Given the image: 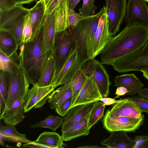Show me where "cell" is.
I'll use <instances>...</instances> for the list:
<instances>
[{
    "label": "cell",
    "mask_w": 148,
    "mask_h": 148,
    "mask_svg": "<svg viewBox=\"0 0 148 148\" xmlns=\"http://www.w3.org/2000/svg\"><path fill=\"white\" fill-rule=\"evenodd\" d=\"M86 17L82 16L79 13L76 12L74 10L69 7L67 17L69 27L73 28Z\"/></svg>",
    "instance_id": "37"
},
{
    "label": "cell",
    "mask_w": 148,
    "mask_h": 148,
    "mask_svg": "<svg viewBox=\"0 0 148 148\" xmlns=\"http://www.w3.org/2000/svg\"><path fill=\"white\" fill-rule=\"evenodd\" d=\"M114 86L123 87L128 91L127 95L134 96L143 86L144 84L134 73L116 76L114 79Z\"/></svg>",
    "instance_id": "20"
},
{
    "label": "cell",
    "mask_w": 148,
    "mask_h": 148,
    "mask_svg": "<svg viewBox=\"0 0 148 148\" xmlns=\"http://www.w3.org/2000/svg\"><path fill=\"white\" fill-rule=\"evenodd\" d=\"M148 40V27L138 24L126 26L106 44L101 53V62L112 65L116 60L138 50Z\"/></svg>",
    "instance_id": "1"
},
{
    "label": "cell",
    "mask_w": 148,
    "mask_h": 148,
    "mask_svg": "<svg viewBox=\"0 0 148 148\" xmlns=\"http://www.w3.org/2000/svg\"><path fill=\"white\" fill-rule=\"evenodd\" d=\"M123 99L121 98L118 100H116L114 98L108 97L101 98L98 100L103 102L106 106L110 105L122 101Z\"/></svg>",
    "instance_id": "43"
},
{
    "label": "cell",
    "mask_w": 148,
    "mask_h": 148,
    "mask_svg": "<svg viewBox=\"0 0 148 148\" xmlns=\"http://www.w3.org/2000/svg\"><path fill=\"white\" fill-rule=\"evenodd\" d=\"M143 112L133 101L125 98L113 104L110 109L107 110L104 116L106 117H118L124 116L139 118Z\"/></svg>",
    "instance_id": "15"
},
{
    "label": "cell",
    "mask_w": 148,
    "mask_h": 148,
    "mask_svg": "<svg viewBox=\"0 0 148 148\" xmlns=\"http://www.w3.org/2000/svg\"><path fill=\"white\" fill-rule=\"evenodd\" d=\"M16 5H22L25 4H29L37 0H14Z\"/></svg>",
    "instance_id": "47"
},
{
    "label": "cell",
    "mask_w": 148,
    "mask_h": 148,
    "mask_svg": "<svg viewBox=\"0 0 148 148\" xmlns=\"http://www.w3.org/2000/svg\"><path fill=\"white\" fill-rule=\"evenodd\" d=\"M100 13L91 15L71 28L79 63L82 66L91 58L90 48L98 26Z\"/></svg>",
    "instance_id": "3"
},
{
    "label": "cell",
    "mask_w": 148,
    "mask_h": 148,
    "mask_svg": "<svg viewBox=\"0 0 148 148\" xmlns=\"http://www.w3.org/2000/svg\"><path fill=\"white\" fill-rule=\"evenodd\" d=\"M15 125L0 124V134L2 137L6 140L15 142L25 144L32 142L28 139L26 135L19 133L17 130Z\"/></svg>",
    "instance_id": "29"
},
{
    "label": "cell",
    "mask_w": 148,
    "mask_h": 148,
    "mask_svg": "<svg viewBox=\"0 0 148 148\" xmlns=\"http://www.w3.org/2000/svg\"><path fill=\"white\" fill-rule=\"evenodd\" d=\"M133 101L136 106L143 112L148 114V100L140 96H133L125 98Z\"/></svg>",
    "instance_id": "36"
},
{
    "label": "cell",
    "mask_w": 148,
    "mask_h": 148,
    "mask_svg": "<svg viewBox=\"0 0 148 148\" xmlns=\"http://www.w3.org/2000/svg\"><path fill=\"white\" fill-rule=\"evenodd\" d=\"M0 70L12 73L13 71L14 62L12 57H8L0 52Z\"/></svg>",
    "instance_id": "35"
},
{
    "label": "cell",
    "mask_w": 148,
    "mask_h": 148,
    "mask_svg": "<svg viewBox=\"0 0 148 148\" xmlns=\"http://www.w3.org/2000/svg\"><path fill=\"white\" fill-rule=\"evenodd\" d=\"M134 140L136 143L134 148H148V134L136 136Z\"/></svg>",
    "instance_id": "40"
},
{
    "label": "cell",
    "mask_w": 148,
    "mask_h": 148,
    "mask_svg": "<svg viewBox=\"0 0 148 148\" xmlns=\"http://www.w3.org/2000/svg\"><path fill=\"white\" fill-rule=\"evenodd\" d=\"M91 112L80 120L74 123L67 130L62 132L64 141L71 140L89 134L90 129L88 128V125Z\"/></svg>",
    "instance_id": "22"
},
{
    "label": "cell",
    "mask_w": 148,
    "mask_h": 148,
    "mask_svg": "<svg viewBox=\"0 0 148 148\" xmlns=\"http://www.w3.org/2000/svg\"><path fill=\"white\" fill-rule=\"evenodd\" d=\"M114 70L121 73L148 69V40L134 53L115 61L112 65Z\"/></svg>",
    "instance_id": "7"
},
{
    "label": "cell",
    "mask_w": 148,
    "mask_h": 148,
    "mask_svg": "<svg viewBox=\"0 0 148 148\" xmlns=\"http://www.w3.org/2000/svg\"><path fill=\"white\" fill-rule=\"evenodd\" d=\"M101 98L102 96L92 77H88L71 108L77 105L98 101Z\"/></svg>",
    "instance_id": "16"
},
{
    "label": "cell",
    "mask_w": 148,
    "mask_h": 148,
    "mask_svg": "<svg viewBox=\"0 0 148 148\" xmlns=\"http://www.w3.org/2000/svg\"><path fill=\"white\" fill-rule=\"evenodd\" d=\"M29 14V9L22 5H16L8 10L0 12V29L8 31L13 34L20 46L23 44V27Z\"/></svg>",
    "instance_id": "5"
},
{
    "label": "cell",
    "mask_w": 148,
    "mask_h": 148,
    "mask_svg": "<svg viewBox=\"0 0 148 148\" xmlns=\"http://www.w3.org/2000/svg\"><path fill=\"white\" fill-rule=\"evenodd\" d=\"M82 67L78 60L76 48L71 51L62 69L51 85L54 87L61 85L71 79L77 71Z\"/></svg>",
    "instance_id": "14"
},
{
    "label": "cell",
    "mask_w": 148,
    "mask_h": 148,
    "mask_svg": "<svg viewBox=\"0 0 148 148\" xmlns=\"http://www.w3.org/2000/svg\"><path fill=\"white\" fill-rule=\"evenodd\" d=\"M117 88L115 93L116 96L114 98L115 99L119 98L120 96L126 94L128 92L127 89L121 86Z\"/></svg>",
    "instance_id": "45"
},
{
    "label": "cell",
    "mask_w": 148,
    "mask_h": 148,
    "mask_svg": "<svg viewBox=\"0 0 148 148\" xmlns=\"http://www.w3.org/2000/svg\"><path fill=\"white\" fill-rule=\"evenodd\" d=\"M126 26L141 25L148 27V6L144 0H128L127 3Z\"/></svg>",
    "instance_id": "12"
},
{
    "label": "cell",
    "mask_w": 148,
    "mask_h": 148,
    "mask_svg": "<svg viewBox=\"0 0 148 148\" xmlns=\"http://www.w3.org/2000/svg\"><path fill=\"white\" fill-rule=\"evenodd\" d=\"M72 103V98L71 97L59 106L56 107V111L59 115L64 116L71 109Z\"/></svg>",
    "instance_id": "39"
},
{
    "label": "cell",
    "mask_w": 148,
    "mask_h": 148,
    "mask_svg": "<svg viewBox=\"0 0 148 148\" xmlns=\"http://www.w3.org/2000/svg\"><path fill=\"white\" fill-rule=\"evenodd\" d=\"M74 48L76 47L70 27H69L63 31L56 32L53 49L55 60V68L54 76L52 83Z\"/></svg>",
    "instance_id": "6"
},
{
    "label": "cell",
    "mask_w": 148,
    "mask_h": 148,
    "mask_svg": "<svg viewBox=\"0 0 148 148\" xmlns=\"http://www.w3.org/2000/svg\"><path fill=\"white\" fill-rule=\"evenodd\" d=\"M25 100L21 96L13 103L10 107L5 111L0 117L6 125H16L22 122L25 117L24 106Z\"/></svg>",
    "instance_id": "18"
},
{
    "label": "cell",
    "mask_w": 148,
    "mask_h": 148,
    "mask_svg": "<svg viewBox=\"0 0 148 148\" xmlns=\"http://www.w3.org/2000/svg\"><path fill=\"white\" fill-rule=\"evenodd\" d=\"M138 95L148 99V87L141 88L138 92Z\"/></svg>",
    "instance_id": "46"
},
{
    "label": "cell",
    "mask_w": 148,
    "mask_h": 148,
    "mask_svg": "<svg viewBox=\"0 0 148 148\" xmlns=\"http://www.w3.org/2000/svg\"><path fill=\"white\" fill-rule=\"evenodd\" d=\"M69 7V0H61L55 10L56 32L65 30L69 27L67 17Z\"/></svg>",
    "instance_id": "27"
},
{
    "label": "cell",
    "mask_w": 148,
    "mask_h": 148,
    "mask_svg": "<svg viewBox=\"0 0 148 148\" xmlns=\"http://www.w3.org/2000/svg\"><path fill=\"white\" fill-rule=\"evenodd\" d=\"M143 77L148 80V69L142 71Z\"/></svg>",
    "instance_id": "50"
},
{
    "label": "cell",
    "mask_w": 148,
    "mask_h": 148,
    "mask_svg": "<svg viewBox=\"0 0 148 148\" xmlns=\"http://www.w3.org/2000/svg\"><path fill=\"white\" fill-rule=\"evenodd\" d=\"M46 16L43 25V43L47 51L53 49L56 33V29L55 11Z\"/></svg>",
    "instance_id": "25"
},
{
    "label": "cell",
    "mask_w": 148,
    "mask_h": 148,
    "mask_svg": "<svg viewBox=\"0 0 148 148\" xmlns=\"http://www.w3.org/2000/svg\"><path fill=\"white\" fill-rule=\"evenodd\" d=\"M29 18L33 30L32 38L43 25L46 16L43 0L37 1L34 6L29 9Z\"/></svg>",
    "instance_id": "21"
},
{
    "label": "cell",
    "mask_w": 148,
    "mask_h": 148,
    "mask_svg": "<svg viewBox=\"0 0 148 148\" xmlns=\"http://www.w3.org/2000/svg\"><path fill=\"white\" fill-rule=\"evenodd\" d=\"M80 0H69V8L74 10Z\"/></svg>",
    "instance_id": "48"
},
{
    "label": "cell",
    "mask_w": 148,
    "mask_h": 148,
    "mask_svg": "<svg viewBox=\"0 0 148 148\" xmlns=\"http://www.w3.org/2000/svg\"><path fill=\"white\" fill-rule=\"evenodd\" d=\"M64 141L62 136L54 132H43L34 141L49 148H64L67 145Z\"/></svg>",
    "instance_id": "28"
},
{
    "label": "cell",
    "mask_w": 148,
    "mask_h": 148,
    "mask_svg": "<svg viewBox=\"0 0 148 148\" xmlns=\"http://www.w3.org/2000/svg\"><path fill=\"white\" fill-rule=\"evenodd\" d=\"M98 101L77 105L71 109L63 116L62 132L66 130L74 123L80 120L90 113Z\"/></svg>",
    "instance_id": "17"
},
{
    "label": "cell",
    "mask_w": 148,
    "mask_h": 148,
    "mask_svg": "<svg viewBox=\"0 0 148 148\" xmlns=\"http://www.w3.org/2000/svg\"><path fill=\"white\" fill-rule=\"evenodd\" d=\"M145 0L146 2H148V0Z\"/></svg>",
    "instance_id": "51"
},
{
    "label": "cell",
    "mask_w": 148,
    "mask_h": 148,
    "mask_svg": "<svg viewBox=\"0 0 148 148\" xmlns=\"http://www.w3.org/2000/svg\"><path fill=\"white\" fill-rule=\"evenodd\" d=\"M119 132L118 133L111 132L108 138L101 141L100 144L108 148H134L136 143L134 140L131 139L126 132Z\"/></svg>",
    "instance_id": "19"
},
{
    "label": "cell",
    "mask_w": 148,
    "mask_h": 148,
    "mask_svg": "<svg viewBox=\"0 0 148 148\" xmlns=\"http://www.w3.org/2000/svg\"><path fill=\"white\" fill-rule=\"evenodd\" d=\"M95 0H83L82 5L79 10V14L85 17L94 15L97 9Z\"/></svg>",
    "instance_id": "34"
},
{
    "label": "cell",
    "mask_w": 148,
    "mask_h": 148,
    "mask_svg": "<svg viewBox=\"0 0 148 148\" xmlns=\"http://www.w3.org/2000/svg\"><path fill=\"white\" fill-rule=\"evenodd\" d=\"M22 146L24 147L27 148H48L49 147L41 144L34 141H32L29 143L25 144Z\"/></svg>",
    "instance_id": "44"
},
{
    "label": "cell",
    "mask_w": 148,
    "mask_h": 148,
    "mask_svg": "<svg viewBox=\"0 0 148 148\" xmlns=\"http://www.w3.org/2000/svg\"></svg>",
    "instance_id": "53"
},
{
    "label": "cell",
    "mask_w": 148,
    "mask_h": 148,
    "mask_svg": "<svg viewBox=\"0 0 148 148\" xmlns=\"http://www.w3.org/2000/svg\"><path fill=\"white\" fill-rule=\"evenodd\" d=\"M72 90L71 79L55 90H53L49 96L48 102L50 107L54 109L69 98L72 97Z\"/></svg>",
    "instance_id": "24"
},
{
    "label": "cell",
    "mask_w": 148,
    "mask_h": 148,
    "mask_svg": "<svg viewBox=\"0 0 148 148\" xmlns=\"http://www.w3.org/2000/svg\"><path fill=\"white\" fill-rule=\"evenodd\" d=\"M63 118L50 115L45 119L30 125L32 128L44 127L51 129L55 132L62 126Z\"/></svg>",
    "instance_id": "32"
},
{
    "label": "cell",
    "mask_w": 148,
    "mask_h": 148,
    "mask_svg": "<svg viewBox=\"0 0 148 148\" xmlns=\"http://www.w3.org/2000/svg\"><path fill=\"white\" fill-rule=\"evenodd\" d=\"M110 35L115 36L119 31L120 26L126 13L127 0H104Z\"/></svg>",
    "instance_id": "10"
},
{
    "label": "cell",
    "mask_w": 148,
    "mask_h": 148,
    "mask_svg": "<svg viewBox=\"0 0 148 148\" xmlns=\"http://www.w3.org/2000/svg\"><path fill=\"white\" fill-rule=\"evenodd\" d=\"M55 88L50 85L40 87L37 84L29 89L24 106V112H27L33 108L35 109L42 107L48 100L49 97Z\"/></svg>",
    "instance_id": "13"
},
{
    "label": "cell",
    "mask_w": 148,
    "mask_h": 148,
    "mask_svg": "<svg viewBox=\"0 0 148 148\" xmlns=\"http://www.w3.org/2000/svg\"><path fill=\"white\" fill-rule=\"evenodd\" d=\"M78 148H100L103 147H100L97 146L95 145H85L83 146H79L77 147Z\"/></svg>",
    "instance_id": "49"
},
{
    "label": "cell",
    "mask_w": 148,
    "mask_h": 148,
    "mask_svg": "<svg viewBox=\"0 0 148 148\" xmlns=\"http://www.w3.org/2000/svg\"><path fill=\"white\" fill-rule=\"evenodd\" d=\"M12 57L13 71L12 73L9 72L8 95L5 110L10 107L19 96L25 100L30 84L22 66L19 55L16 53Z\"/></svg>",
    "instance_id": "4"
},
{
    "label": "cell",
    "mask_w": 148,
    "mask_h": 148,
    "mask_svg": "<svg viewBox=\"0 0 148 148\" xmlns=\"http://www.w3.org/2000/svg\"><path fill=\"white\" fill-rule=\"evenodd\" d=\"M33 36V30L29 16L25 23L23 33V43L30 40Z\"/></svg>",
    "instance_id": "38"
},
{
    "label": "cell",
    "mask_w": 148,
    "mask_h": 148,
    "mask_svg": "<svg viewBox=\"0 0 148 148\" xmlns=\"http://www.w3.org/2000/svg\"><path fill=\"white\" fill-rule=\"evenodd\" d=\"M145 119L143 114L139 118L124 116L114 117L103 116L101 121L103 127L110 133L119 131L135 132L143 124Z\"/></svg>",
    "instance_id": "9"
},
{
    "label": "cell",
    "mask_w": 148,
    "mask_h": 148,
    "mask_svg": "<svg viewBox=\"0 0 148 148\" xmlns=\"http://www.w3.org/2000/svg\"><path fill=\"white\" fill-rule=\"evenodd\" d=\"M45 8V14L53 12L61 0H43Z\"/></svg>",
    "instance_id": "41"
},
{
    "label": "cell",
    "mask_w": 148,
    "mask_h": 148,
    "mask_svg": "<svg viewBox=\"0 0 148 148\" xmlns=\"http://www.w3.org/2000/svg\"><path fill=\"white\" fill-rule=\"evenodd\" d=\"M16 5L14 0H0V12L8 10Z\"/></svg>",
    "instance_id": "42"
},
{
    "label": "cell",
    "mask_w": 148,
    "mask_h": 148,
    "mask_svg": "<svg viewBox=\"0 0 148 148\" xmlns=\"http://www.w3.org/2000/svg\"><path fill=\"white\" fill-rule=\"evenodd\" d=\"M88 77L82 67L78 69L71 79L72 90V103L71 107L75 101L79 92L81 89Z\"/></svg>",
    "instance_id": "30"
},
{
    "label": "cell",
    "mask_w": 148,
    "mask_h": 148,
    "mask_svg": "<svg viewBox=\"0 0 148 148\" xmlns=\"http://www.w3.org/2000/svg\"><path fill=\"white\" fill-rule=\"evenodd\" d=\"M99 12L98 26L90 46L91 58L101 54L107 42L113 37L109 31L106 6H103Z\"/></svg>",
    "instance_id": "11"
},
{
    "label": "cell",
    "mask_w": 148,
    "mask_h": 148,
    "mask_svg": "<svg viewBox=\"0 0 148 148\" xmlns=\"http://www.w3.org/2000/svg\"><path fill=\"white\" fill-rule=\"evenodd\" d=\"M19 45L14 36L10 32L0 29V51L8 57L16 52Z\"/></svg>",
    "instance_id": "26"
},
{
    "label": "cell",
    "mask_w": 148,
    "mask_h": 148,
    "mask_svg": "<svg viewBox=\"0 0 148 148\" xmlns=\"http://www.w3.org/2000/svg\"><path fill=\"white\" fill-rule=\"evenodd\" d=\"M102 62L90 58L82 66L88 77L92 76L103 98L107 97L110 93L111 85L109 75Z\"/></svg>",
    "instance_id": "8"
},
{
    "label": "cell",
    "mask_w": 148,
    "mask_h": 148,
    "mask_svg": "<svg viewBox=\"0 0 148 148\" xmlns=\"http://www.w3.org/2000/svg\"><path fill=\"white\" fill-rule=\"evenodd\" d=\"M147 99L148 100V99Z\"/></svg>",
    "instance_id": "52"
},
{
    "label": "cell",
    "mask_w": 148,
    "mask_h": 148,
    "mask_svg": "<svg viewBox=\"0 0 148 148\" xmlns=\"http://www.w3.org/2000/svg\"><path fill=\"white\" fill-rule=\"evenodd\" d=\"M55 60L53 49L47 51L46 59L41 76L37 83L43 87L51 85L55 75Z\"/></svg>",
    "instance_id": "23"
},
{
    "label": "cell",
    "mask_w": 148,
    "mask_h": 148,
    "mask_svg": "<svg viewBox=\"0 0 148 148\" xmlns=\"http://www.w3.org/2000/svg\"><path fill=\"white\" fill-rule=\"evenodd\" d=\"M105 106L103 102L100 101L97 102L90 113L88 125L89 129L103 118Z\"/></svg>",
    "instance_id": "33"
},
{
    "label": "cell",
    "mask_w": 148,
    "mask_h": 148,
    "mask_svg": "<svg viewBox=\"0 0 148 148\" xmlns=\"http://www.w3.org/2000/svg\"><path fill=\"white\" fill-rule=\"evenodd\" d=\"M22 66L30 84H36L41 76L47 53L43 43V27L29 41L20 46Z\"/></svg>",
    "instance_id": "2"
},
{
    "label": "cell",
    "mask_w": 148,
    "mask_h": 148,
    "mask_svg": "<svg viewBox=\"0 0 148 148\" xmlns=\"http://www.w3.org/2000/svg\"><path fill=\"white\" fill-rule=\"evenodd\" d=\"M9 72L0 70V117L6 108V102L8 95Z\"/></svg>",
    "instance_id": "31"
}]
</instances>
